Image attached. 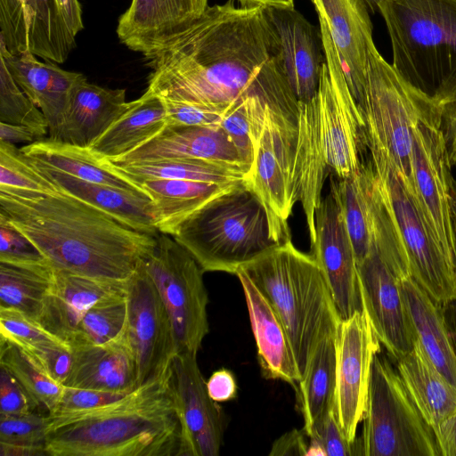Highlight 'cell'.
I'll use <instances>...</instances> for the list:
<instances>
[{
	"label": "cell",
	"mask_w": 456,
	"mask_h": 456,
	"mask_svg": "<svg viewBox=\"0 0 456 456\" xmlns=\"http://www.w3.org/2000/svg\"><path fill=\"white\" fill-rule=\"evenodd\" d=\"M115 165L133 181L166 178L236 183L248 180V175L238 169L196 159H164Z\"/></svg>",
	"instance_id": "obj_38"
},
{
	"label": "cell",
	"mask_w": 456,
	"mask_h": 456,
	"mask_svg": "<svg viewBox=\"0 0 456 456\" xmlns=\"http://www.w3.org/2000/svg\"><path fill=\"white\" fill-rule=\"evenodd\" d=\"M335 409L350 443H355L364 415L374 357L381 345L366 313L355 312L340 322L337 337Z\"/></svg>",
	"instance_id": "obj_15"
},
{
	"label": "cell",
	"mask_w": 456,
	"mask_h": 456,
	"mask_svg": "<svg viewBox=\"0 0 456 456\" xmlns=\"http://www.w3.org/2000/svg\"><path fill=\"white\" fill-rule=\"evenodd\" d=\"M0 45L12 54L30 51L45 61L63 63L75 37L56 0H0Z\"/></svg>",
	"instance_id": "obj_18"
},
{
	"label": "cell",
	"mask_w": 456,
	"mask_h": 456,
	"mask_svg": "<svg viewBox=\"0 0 456 456\" xmlns=\"http://www.w3.org/2000/svg\"><path fill=\"white\" fill-rule=\"evenodd\" d=\"M341 211L357 265L376 249L379 197L370 159L355 174L330 176V190Z\"/></svg>",
	"instance_id": "obj_27"
},
{
	"label": "cell",
	"mask_w": 456,
	"mask_h": 456,
	"mask_svg": "<svg viewBox=\"0 0 456 456\" xmlns=\"http://www.w3.org/2000/svg\"><path fill=\"white\" fill-rule=\"evenodd\" d=\"M362 310L380 345L395 362L413 347V335L399 281L373 251L357 265Z\"/></svg>",
	"instance_id": "obj_19"
},
{
	"label": "cell",
	"mask_w": 456,
	"mask_h": 456,
	"mask_svg": "<svg viewBox=\"0 0 456 456\" xmlns=\"http://www.w3.org/2000/svg\"><path fill=\"white\" fill-rule=\"evenodd\" d=\"M126 336L136 366L137 387L166 374L176 354L171 322L142 264L126 283Z\"/></svg>",
	"instance_id": "obj_14"
},
{
	"label": "cell",
	"mask_w": 456,
	"mask_h": 456,
	"mask_svg": "<svg viewBox=\"0 0 456 456\" xmlns=\"http://www.w3.org/2000/svg\"><path fill=\"white\" fill-rule=\"evenodd\" d=\"M366 4L369 10H370L371 12L375 13L379 11V5L381 2L384 0H363Z\"/></svg>",
	"instance_id": "obj_61"
},
{
	"label": "cell",
	"mask_w": 456,
	"mask_h": 456,
	"mask_svg": "<svg viewBox=\"0 0 456 456\" xmlns=\"http://www.w3.org/2000/svg\"><path fill=\"white\" fill-rule=\"evenodd\" d=\"M127 302L125 291L94 304L83 316L70 339V347L112 342L126 332Z\"/></svg>",
	"instance_id": "obj_39"
},
{
	"label": "cell",
	"mask_w": 456,
	"mask_h": 456,
	"mask_svg": "<svg viewBox=\"0 0 456 456\" xmlns=\"http://www.w3.org/2000/svg\"><path fill=\"white\" fill-rule=\"evenodd\" d=\"M130 104L125 89L102 87L85 78L71 94L57 141L91 147Z\"/></svg>",
	"instance_id": "obj_31"
},
{
	"label": "cell",
	"mask_w": 456,
	"mask_h": 456,
	"mask_svg": "<svg viewBox=\"0 0 456 456\" xmlns=\"http://www.w3.org/2000/svg\"><path fill=\"white\" fill-rule=\"evenodd\" d=\"M453 223H454V233H455V259H454V265H455V272H456V193H455L454 201H453Z\"/></svg>",
	"instance_id": "obj_62"
},
{
	"label": "cell",
	"mask_w": 456,
	"mask_h": 456,
	"mask_svg": "<svg viewBox=\"0 0 456 456\" xmlns=\"http://www.w3.org/2000/svg\"><path fill=\"white\" fill-rule=\"evenodd\" d=\"M435 433L441 456H456V411L438 423Z\"/></svg>",
	"instance_id": "obj_55"
},
{
	"label": "cell",
	"mask_w": 456,
	"mask_h": 456,
	"mask_svg": "<svg viewBox=\"0 0 456 456\" xmlns=\"http://www.w3.org/2000/svg\"><path fill=\"white\" fill-rule=\"evenodd\" d=\"M47 455L44 445H22L0 443V456Z\"/></svg>",
	"instance_id": "obj_58"
},
{
	"label": "cell",
	"mask_w": 456,
	"mask_h": 456,
	"mask_svg": "<svg viewBox=\"0 0 456 456\" xmlns=\"http://www.w3.org/2000/svg\"><path fill=\"white\" fill-rule=\"evenodd\" d=\"M312 256L330 289L340 320L362 310L358 268L339 207L330 191L315 213V235Z\"/></svg>",
	"instance_id": "obj_17"
},
{
	"label": "cell",
	"mask_w": 456,
	"mask_h": 456,
	"mask_svg": "<svg viewBox=\"0 0 456 456\" xmlns=\"http://www.w3.org/2000/svg\"><path fill=\"white\" fill-rule=\"evenodd\" d=\"M126 283L100 281L53 268L38 323L69 345L86 313L98 301L125 291Z\"/></svg>",
	"instance_id": "obj_25"
},
{
	"label": "cell",
	"mask_w": 456,
	"mask_h": 456,
	"mask_svg": "<svg viewBox=\"0 0 456 456\" xmlns=\"http://www.w3.org/2000/svg\"><path fill=\"white\" fill-rule=\"evenodd\" d=\"M0 365L9 370L49 413L54 410L64 386L51 379L28 352L1 338Z\"/></svg>",
	"instance_id": "obj_40"
},
{
	"label": "cell",
	"mask_w": 456,
	"mask_h": 456,
	"mask_svg": "<svg viewBox=\"0 0 456 456\" xmlns=\"http://www.w3.org/2000/svg\"><path fill=\"white\" fill-rule=\"evenodd\" d=\"M0 122L22 125L33 129L39 140L48 133V123L40 109L14 81L0 60Z\"/></svg>",
	"instance_id": "obj_41"
},
{
	"label": "cell",
	"mask_w": 456,
	"mask_h": 456,
	"mask_svg": "<svg viewBox=\"0 0 456 456\" xmlns=\"http://www.w3.org/2000/svg\"><path fill=\"white\" fill-rule=\"evenodd\" d=\"M254 159L248 184L265 206L278 243L289 239L288 220L297 202L294 184L297 124L269 106L251 118Z\"/></svg>",
	"instance_id": "obj_12"
},
{
	"label": "cell",
	"mask_w": 456,
	"mask_h": 456,
	"mask_svg": "<svg viewBox=\"0 0 456 456\" xmlns=\"http://www.w3.org/2000/svg\"><path fill=\"white\" fill-rule=\"evenodd\" d=\"M61 15L73 37L84 28L81 5L78 0H56Z\"/></svg>",
	"instance_id": "obj_56"
},
{
	"label": "cell",
	"mask_w": 456,
	"mask_h": 456,
	"mask_svg": "<svg viewBox=\"0 0 456 456\" xmlns=\"http://www.w3.org/2000/svg\"><path fill=\"white\" fill-rule=\"evenodd\" d=\"M70 348L73 364L63 386L124 394L137 387L135 362L126 332L104 345Z\"/></svg>",
	"instance_id": "obj_29"
},
{
	"label": "cell",
	"mask_w": 456,
	"mask_h": 456,
	"mask_svg": "<svg viewBox=\"0 0 456 456\" xmlns=\"http://www.w3.org/2000/svg\"><path fill=\"white\" fill-rule=\"evenodd\" d=\"M126 394L64 386L60 401L48 416L66 417L86 413L118 401Z\"/></svg>",
	"instance_id": "obj_47"
},
{
	"label": "cell",
	"mask_w": 456,
	"mask_h": 456,
	"mask_svg": "<svg viewBox=\"0 0 456 456\" xmlns=\"http://www.w3.org/2000/svg\"><path fill=\"white\" fill-rule=\"evenodd\" d=\"M164 159H196L238 169L249 175L236 145L221 126H167L130 152L110 159L115 164Z\"/></svg>",
	"instance_id": "obj_23"
},
{
	"label": "cell",
	"mask_w": 456,
	"mask_h": 456,
	"mask_svg": "<svg viewBox=\"0 0 456 456\" xmlns=\"http://www.w3.org/2000/svg\"><path fill=\"white\" fill-rule=\"evenodd\" d=\"M326 61L315 96L298 102L294 183L299 200L317 205L329 175L344 178L366 162L368 149L362 112L346 83L338 52L320 22Z\"/></svg>",
	"instance_id": "obj_4"
},
{
	"label": "cell",
	"mask_w": 456,
	"mask_h": 456,
	"mask_svg": "<svg viewBox=\"0 0 456 456\" xmlns=\"http://www.w3.org/2000/svg\"><path fill=\"white\" fill-rule=\"evenodd\" d=\"M259 103L266 104L258 97L245 100L231 109L220 125L236 145L245 163L250 167L254 159L251 118L253 110Z\"/></svg>",
	"instance_id": "obj_43"
},
{
	"label": "cell",
	"mask_w": 456,
	"mask_h": 456,
	"mask_svg": "<svg viewBox=\"0 0 456 456\" xmlns=\"http://www.w3.org/2000/svg\"><path fill=\"white\" fill-rule=\"evenodd\" d=\"M162 100L146 90L132 101L127 110L91 146L98 153L114 159L147 142L167 126Z\"/></svg>",
	"instance_id": "obj_35"
},
{
	"label": "cell",
	"mask_w": 456,
	"mask_h": 456,
	"mask_svg": "<svg viewBox=\"0 0 456 456\" xmlns=\"http://www.w3.org/2000/svg\"><path fill=\"white\" fill-rule=\"evenodd\" d=\"M20 150L28 158L81 180L146 193L113 162L91 147L47 138Z\"/></svg>",
	"instance_id": "obj_32"
},
{
	"label": "cell",
	"mask_w": 456,
	"mask_h": 456,
	"mask_svg": "<svg viewBox=\"0 0 456 456\" xmlns=\"http://www.w3.org/2000/svg\"><path fill=\"white\" fill-rule=\"evenodd\" d=\"M281 47L285 74L298 102L313 99L326 61L321 31L318 32L294 7L266 6Z\"/></svg>",
	"instance_id": "obj_21"
},
{
	"label": "cell",
	"mask_w": 456,
	"mask_h": 456,
	"mask_svg": "<svg viewBox=\"0 0 456 456\" xmlns=\"http://www.w3.org/2000/svg\"><path fill=\"white\" fill-rule=\"evenodd\" d=\"M208 0H132L120 16L117 35L127 48L149 56L198 20Z\"/></svg>",
	"instance_id": "obj_20"
},
{
	"label": "cell",
	"mask_w": 456,
	"mask_h": 456,
	"mask_svg": "<svg viewBox=\"0 0 456 456\" xmlns=\"http://www.w3.org/2000/svg\"><path fill=\"white\" fill-rule=\"evenodd\" d=\"M361 437L363 456H441L434 428L417 407L390 358L373 360Z\"/></svg>",
	"instance_id": "obj_9"
},
{
	"label": "cell",
	"mask_w": 456,
	"mask_h": 456,
	"mask_svg": "<svg viewBox=\"0 0 456 456\" xmlns=\"http://www.w3.org/2000/svg\"><path fill=\"white\" fill-rule=\"evenodd\" d=\"M240 270L281 321L302 379L318 345L327 337L337 336L341 322L321 267L289 239Z\"/></svg>",
	"instance_id": "obj_5"
},
{
	"label": "cell",
	"mask_w": 456,
	"mask_h": 456,
	"mask_svg": "<svg viewBox=\"0 0 456 456\" xmlns=\"http://www.w3.org/2000/svg\"><path fill=\"white\" fill-rule=\"evenodd\" d=\"M445 320L456 354V299L443 305Z\"/></svg>",
	"instance_id": "obj_59"
},
{
	"label": "cell",
	"mask_w": 456,
	"mask_h": 456,
	"mask_svg": "<svg viewBox=\"0 0 456 456\" xmlns=\"http://www.w3.org/2000/svg\"><path fill=\"white\" fill-rule=\"evenodd\" d=\"M53 273L50 264L0 262V308L15 309L38 323Z\"/></svg>",
	"instance_id": "obj_37"
},
{
	"label": "cell",
	"mask_w": 456,
	"mask_h": 456,
	"mask_svg": "<svg viewBox=\"0 0 456 456\" xmlns=\"http://www.w3.org/2000/svg\"><path fill=\"white\" fill-rule=\"evenodd\" d=\"M204 272L236 274L279 244L260 198L240 182L188 216L172 236Z\"/></svg>",
	"instance_id": "obj_6"
},
{
	"label": "cell",
	"mask_w": 456,
	"mask_h": 456,
	"mask_svg": "<svg viewBox=\"0 0 456 456\" xmlns=\"http://www.w3.org/2000/svg\"><path fill=\"white\" fill-rule=\"evenodd\" d=\"M308 436L318 442L325 456L360 455L358 440L355 443L347 440L338 423L335 406L317 419Z\"/></svg>",
	"instance_id": "obj_48"
},
{
	"label": "cell",
	"mask_w": 456,
	"mask_h": 456,
	"mask_svg": "<svg viewBox=\"0 0 456 456\" xmlns=\"http://www.w3.org/2000/svg\"><path fill=\"white\" fill-rule=\"evenodd\" d=\"M21 348L37 361L51 379L64 384L73 364V352L69 345L53 340Z\"/></svg>",
	"instance_id": "obj_49"
},
{
	"label": "cell",
	"mask_w": 456,
	"mask_h": 456,
	"mask_svg": "<svg viewBox=\"0 0 456 456\" xmlns=\"http://www.w3.org/2000/svg\"><path fill=\"white\" fill-rule=\"evenodd\" d=\"M338 52L348 87L363 102L368 47L374 42L372 23L363 0H310Z\"/></svg>",
	"instance_id": "obj_22"
},
{
	"label": "cell",
	"mask_w": 456,
	"mask_h": 456,
	"mask_svg": "<svg viewBox=\"0 0 456 456\" xmlns=\"http://www.w3.org/2000/svg\"><path fill=\"white\" fill-rule=\"evenodd\" d=\"M38 406L19 380L0 365V414H26L34 412Z\"/></svg>",
	"instance_id": "obj_51"
},
{
	"label": "cell",
	"mask_w": 456,
	"mask_h": 456,
	"mask_svg": "<svg viewBox=\"0 0 456 456\" xmlns=\"http://www.w3.org/2000/svg\"><path fill=\"white\" fill-rule=\"evenodd\" d=\"M0 334L2 338L21 347L60 340L42 328L39 323L12 308H0Z\"/></svg>",
	"instance_id": "obj_46"
},
{
	"label": "cell",
	"mask_w": 456,
	"mask_h": 456,
	"mask_svg": "<svg viewBox=\"0 0 456 456\" xmlns=\"http://www.w3.org/2000/svg\"><path fill=\"white\" fill-rule=\"evenodd\" d=\"M0 214L30 239L53 268L100 281H127L156 245L157 236L60 191L0 187Z\"/></svg>",
	"instance_id": "obj_2"
},
{
	"label": "cell",
	"mask_w": 456,
	"mask_h": 456,
	"mask_svg": "<svg viewBox=\"0 0 456 456\" xmlns=\"http://www.w3.org/2000/svg\"><path fill=\"white\" fill-rule=\"evenodd\" d=\"M169 370L97 410L46 416L48 456H176L180 422Z\"/></svg>",
	"instance_id": "obj_3"
},
{
	"label": "cell",
	"mask_w": 456,
	"mask_h": 456,
	"mask_svg": "<svg viewBox=\"0 0 456 456\" xmlns=\"http://www.w3.org/2000/svg\"><path fill=\"white\" fill-rule=\"evenodd\" d=\"M0 187L54 193L59 190L14 144L0 141Z\"/></svg>",
	"instance_id": "obj_42"
},
{
	"label": "cell",
	"mask_w": 456,
	"mask_h": 456,
	"mask_svg": "<svg viewBox=\"0 0 456 456\" xmlns=\"http://www.w3.org/2000/svg\"><path fill=\"white\" fill-rule=\"evenodd\" d=\"M0 262L50 264L37 247L6 216L0 214Z\"/></svg>",
	"instance_id": "obj_44"
},
{
	"label": "cell",
	"mask_w": 456,
	"mask_h": 456,
	"mask_svg": "<svg viewBox=\"0 0 456 456\" xmlns=\"http://www.w3.org/2000/svg\"><path fill=\"white\" fill-rule=\"evenodd\" d=\"M382 199L395 227L409 275L444 305L456 299V273L430 236L403 178L385 160L370 156Z\"/></svg>",
	"instance_id": "obj_11"
},
{
	"label": "cell",
	"mask_w": 456,
	"mask_h": 456,
	"mask_svg": "<svg viewBox=\"0 0 456 456\" xmlns=\"http://www.w3.org/2000/svg\"><path fill=\"white\" fill-rule=\"evenodd\" d=\"M162 102L166 108L167 126H220L224 117L230 110L208 109L168 100Z\"/></svg>",
	"instance_id": "obj_50"
},
{
	"label": "cell",
	"mask_w": 456,
	"mask_h": 456,
	"mask_svg": "<svg viewBox=\"0 0 456 456\" xmlns=\"http://www.w3.org/2000/svg\"><path fill=\"white\" fill-rule=\"evenodd\" d=\"M337 336L325 338L316 347L306 370L295 387L298 407L309 435L317 419L335 406Z\"/></svg>",
	"instance_id": "obj_36"
},
{
	"label": "cell",
	"mask_w": 456,
	"mask_h": 456,
	"mask_svg": "<svg viewBox=\"0 0 456 456\" xmlns=\"http://www.w3.org/2000/svg\"><path fill=\"white\" fill-rule=\"evenodd\" d=\"M148 91L162 100L229 110L251 97L297 124L278 35L265 7L209 6L167 45L144 57Z\"/></svg>",
	"instance_id": "obj_1"
},
{
	"label": "cell",
	"mask_w": 456,
	"mask_h": 456,
	"mask_svg": "<svg viewBox=\"0 0 456 456\" xmlns=\"http://www.w3.org/2000/svg\"><path fill=\"white\" fill-rule=\"evenodd\" d=\"M142 265L168 314L176 354H198L209 331L204 270L171 235L160 232Z\"/></svg>",
	"instance_id": "obj_10"
},
{
	"label": "cell",
	"mask_w": 456,
	"mask_h": 456,
	"mask_svg": "<svg viewBox=\"0 0 456 456\" xmlns=\"http://www.w3.org/2000/svg\"><path fill=\"white\" fill-rule=\"evenodd\" d=\"M209 396L217 403L228 402L236 397L238 386L233 373L227 369L215 371L207 380Z\"/></svg>",
	"instance_id": "obj_53"
},
{
	"label": "cell",
	"mask_w": 456,
	"mask_h": 456,
	"mask_svg": "<svg viewBox=\"0 0 456 456\" xmlns=\"http://www.w3.org/2000/svg\"><path fill=\"white\" fill-rule=\"evenodd\" d=\"M28 159L60 191L104 211L134 230L153 236L159 234L156 208L146 193L84 181Z\"/></svg>",
	"instance_id": "obj_26"
},
{
	"label": "cell",
	"mask_w": 456,
	"mask_h": 456,
	"mask_svg": "<svg viewBox=\"0 0 456 456\" xmlns=\"http://www.w3.org/2000/svg\"><path fill=\"white\" fill-rule=\"evenodd\" d=\"M392 67L431 97L456 87V0H384Z\"/></svg>",
	"instance_id": "obj_7"
},
{
	"label": "cell",
	"mask_w": 456,
	"mask_h": 456,
	"mask_svg": "<svg viewBox=\"0 0 456 456\" xmlns=\"http://www.w3.org/2000/svg\"><path fill=\"white\" fill-rule=\"evenodd\" d=\"M0 60L24 94L45 115L49 139L58 140L71 94L77 84L86 77L81 73L62 69L54 62H42L30 51L10 53L1 45Z\"/></svg>",
	"instance_id": "obj_24"
},
{
	"label": "cell",
	"mask_w": 456,
	"mask_h": 456,
	"mask_svg": "<svg viewBox=\"0 0 456 456\" xmlns=\"http://www.w3.org/2000/svg\"><path fill=\"white\" fill-rule=\"evenodd\" d=\"M441 117L443 129L450 160L456 167V87L433 97Z\"/></svg>",
	"instance_id": "obj_52"
},
{
	"label": "cell",
	"mask_w": 456,
	"mask_h": 456,
	"mask_svg": "<svg viewBox=\"0 0 456 456\" xmlns=\"http://www.w3.org/2000/svg\"><path fill=\"white\" fill-rule=\"evenodd\" d=\"M360 109L370 155L391 165L413 193L414 131L420 121L440 113L433 97L404 80L382 57L374 42L368 47L364 96Z\"/></svg>",
	"instance_id": "obj_8"
},
{
	"label": "cell",
	"mask_w": 456,
	"mask_h": 456,
	"mask_svg": "<svg viewBox=\"0 0 456 456\" xmlns=\"http://www.w3.org/2000/svg\"><path fill=\"white\" fill-rule=\"evenodd\" d=\"M46 416L0 414V443L45 446Z\"/></svg>",
	"instance_id": "obj_45"
},
{
	"label": "cell",
	"mask_w": 456,
	"mask_h": 456,
	"mask_svg": "<svg viewBox=\"0 0 456 456\" xmlns=\"http://www.w3.org/2000/svg\"><path fill=\"white\" fill-rule=\"evenodd\" d=\"M170 387L180 422L176 456L219 455L224 415L208 395L197 354L178 353L170 364Z\"/></svg>",
	"instance_id": "obj_16"
},
{
	"label": "cell",
	"mask_w": 456,
	"mask_h": 456,
	"mask_svg": "<svg viewBox=\"0 0 456 456\" xmlns=\"http://www.w3.org/2000/svg\"><path fill=\"white\" fill-rule=\"evenodd\" d=\"M309 443L310 438L304 429H292L274 441L269 455H306Z\"/></svg>",
	"instance_id": "obj_54"
},
{
	"label": "cell",
	"mask_w": 456,
	"mask_h": 456,
	"mask_svg": "<svg viewBox=\"0 0 456 456\" xmlns=\"http://www.w3.org/2000/svg\"><path fill=\"white\" fill-rule=\"evenodd\" d=\"M394 365L428 423L434 428L456 411V388L431 364L419 343Z\"/></svg>",
	"instance_id": "obj_34"
},
{
	"label": "cell",
	"mask_w": 456,
	"mask_h": 456,
	"mask_svg": "<svg viewBox=\"0 0 456 456\" xmlns=\"http://www.w3.org/2000/svg\"><path fill=\"white\" fill-rule=\"evenodd\" d=\"M452 167L440 115L420 121L414 131L411 194L430 236L455 270Z\"/></svg>",
	"instance_id": "obj_13"
},
{
	"label": "cell",
	"mask_w": 456,
	"mask_h": 456,
	"mask_svg": "<svg viewBox=\"0 0 456 456\" xmlns=\"http://www.w3.org/2000/svg\"><path fill=\"white\" fill-rule=\"evenodd\" d=\"M134 182L152 200L157 213L159 232L171 236L196 210L239 183L166 178H149Z\"/></svg>",
	"instance_id": "obj_33"
},
{
	"label": "cell",
	"mask_w": 456,
	"mask_h": 456,
	"mask_svg": "<svg viewBox=\"0 0 456 456\" xmlns=\"http://www.w3.org/2000/svg\"><path fill=\"white\" fill-rule=\"evenodd\" d=\"M398 281L413 338L431 364L456 388V354L443 305L411 277Z\"/></svg>",
	"instance_id": "obj_30"
},
{
	"label": "cell",
	"mask_w": 456,
	"mask_h": 456,
	"mask_svg": "<svg viewBox=\"0 0 456 456\" xmlns=\"http://www.w3.org/2000/svg\"><path fill=\"white\" fill-rule=\"evenodd\" d=\"M235 275L243 289L264 377L296 387L301 377L281 321L244 272L239 269Z\"/></svg>",
	"instance_id": "obj_28"
},
{
	"label": "cell",
	"mask_w": 456,
	"mask_h": 456,
	"mask_svg": "<svg viewBox=\"0 0 456 456\" xmlns=\"http://www.w3.org/2000/svg\"><path fill=\"white\" fill-rule=\"evenodd\" d=\"M241 6H286L294 7V0H238Z\"/></svg>",
	"instance_id": "obj_60"
},
{
	"label": "cell",
	"mask_w": 456,
	"mask_h": 456,
	"mask_svg": "<svg viewBox=\"0 0 456 456\" xmlns=\"http://www.w3.org/2000/svg\"><path fill=\"white\" fill-rule=\"evenodd\" d=\"M0 141L12 144L19 142H28L29 144L39 141V137L28 126L0 122Z\"/></svg>",
	"instance_id": "obj_57"
}]
</instances>
